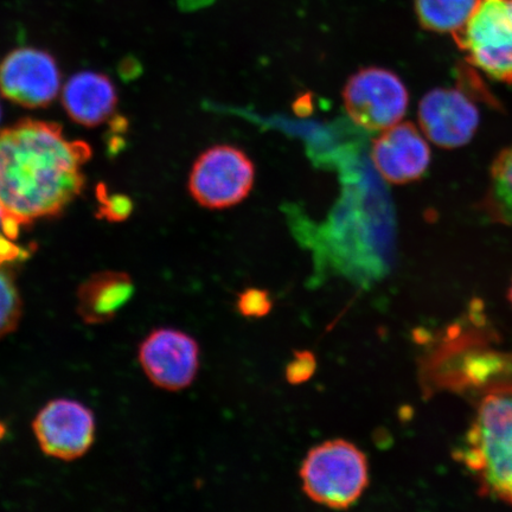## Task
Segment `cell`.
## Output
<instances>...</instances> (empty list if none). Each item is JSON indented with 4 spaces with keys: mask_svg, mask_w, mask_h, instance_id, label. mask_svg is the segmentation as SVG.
I'll return each instance as SVG.
<instances>
[{
    "mask_svg": "<svg viewBox=\"0 0 512 512\" xmlns=\"http://www.w3.org/2000/svg\"><path fill=\"white\" fill-rule=\"evenodd\" d=\"M452 36L467 63L512 85V0H479L469 21Z\"/></svg>",
    "mask_w": 512,
    "mask_h": 512,
    "instance_id": "4",
    "label": "cell"
},
{
    "mask_svg": "<svg viewBox=\"0 0 512 512\" xmlns=\"http://www.w3.org/2000/svg\"><path fill=\"white\" fill-rule=\"evenodd\" d=\"M2 220H3L2 210H0V229H2Z\"/></svg>",
    "mask_w": 512,
    "mask_h": 512,
    "instance_id": "22",
    "label": "cell"
},
{
    "mask_svg": "<svg viewBox=\"0 0 512 512\" xmlns=\"http://www.w3.org/2000/svg\"><path fill=\"white\" fill-rule=\"evenodd\" d=\"M371 160L383 179L392 184L418 181L431 164V149L412 123L384 130L371 147Z\"/></svg>",
    "mask_w": 512,
    "mask_h": 512,
    "instance_id": "11",
    "label": "cell"
},
{
    "mask_svg": "<svg viewBox=\"0 0 512 512\" xmlns=\"http://www.w3.org/2000/svg\"><path fill=\"white\" fill-rule=\"evenodd\" d=\"M23 316V299L14 275L0 266V341L17 329Z\"/></svg>",
    "mask_w": 512,
    "mask_h": 512,
    "instance_id": "16",
    "label": "cell"
},
{
    "mask_svg": "<svg viewBox=\"0 0 512 512\" xmlns=\"http://www.w3.org/2000/svg\"><path fill=\"white\" fill-rule=\"evenodd\" d=\"M239 310L247 317H262L270 312L272 302L265 291L248 290L239 299Z\"/></svg>",
    "mask_w": 512,
    "mask_h": 512,
    "instance_id": "18",
    "label": "cell"
},
{
    "mask_svg": "<svg viewBox=\"0 0 512 512\" xmlns=\"http://www.w3.org/2000/svg\"><path fill=\"white\" fill-rule=\"evenodd\" d=\"M305 495L331 509L358 502L369 485V463L360 448L343 439L311 448L299 471Z\"/></svg>",
    "mask_w": 512,
    "mask_h": 512,
    "instance_id": "3",
    "label": "cell"
},
{
    "mask_svg": "<svg viewBox=\"0 0 512 512\" xmlns=\"http://www.w3.org/2000/svg\"><path fill=\"white\" fill-rule=\"evenodd\" d=\"M508 297H509L510 303L512 305V281H511V285H510V288H509Z\"/></svg>",
    "mask_w": 512,
    "mask_h": 512,
    "instance_id": "21",
    "label": "cell"
},
{
    "mask_svg": "<svg viewBox=\"0 0 512 512\" xmlns=\"http://www.w3.org/2000/svg\"><path fill=\"white\" fill-rule=\"evenodd\" d=\"M100 203L99 217L110 222H121L128 219L133 211L130 197L121 194H110L105 184H100L96 190Z\"/></svg>",
    "mask_w": 512,
    "mask_h": 512,
    "instance_id": "17",
    "label": "cell"
},
{
    "mask_svg": "<svg viewBox=\"0 0 512 512\" xmlns=\"http://www.w3.org/2000/svg\"><path fill=\"white\" fill-rule=\"evenodd\" d=\"M0 117H2V111H0Z\"/></svg>",
    "mask_w": 512,
    "mask_h": 512,
    "instance_id": "23",
    "label": "cell"
},
{
    "mask_svg": "<svg viewBox=\"0 0 512 512\" xmlns=\"http://www.w3.org/2000/svg\"><path fill=\"white\" fill-rule=\"evenodd\" d=\"M343 101L356 125L368 131H384L405 117L409 94L392 70L368 67L345 83Z\"/></svg>",
    "mask_w": 512,
    "mask_h": 512,
    "instance_id": "6",
    "label": "cell"
},
{
    "mask_svg": "<svg viewBox=\"0 0 512 512\" xmlns=\"http://www.w3.org/2000/svg\"><path fill=\"white\" fill-rule=\"evenodd\" d=\"M482 208L492 222L512 227V145L492 163Z\"/></svg>",
    "mask_w": 512,
    "mask_h": 512,
    "instance_id": "14",
    "label": "cell"
},
{
    "mask_svg": "<svg viewBox=\"0 0 512 512\" xmlns=\"http://www.w3.org/2000/svg\"><path fill=\"white\" fill-rule=\"evenodd\" d=\"M38 445L47 456L73 462L91 450L95 439L94 414L74 400L50 401L32 422Z\"/></svg>",
    "mask_w": 512,
    "mask_h": 512,
    "instance_id": "7",
    "label": "cell"
},
{
    "mask_svg": "<svg viewBox=\"0 0 512 512\" xmlns=\"http://www.w3.org/2000/svg\"><path fill=\"white\" fill-rule=\"evenodd\" d=\"M479 123L477 105L460 88H435L422 98L419 105L422 132L443 149H459L469 144Z\"/></svg>",
    "mask_w": 512,
    "mask_h": 512,
    "instance_id": "10",
    "label": "cell"
},
{
    "mask_svg": "<svg viewBox=\"0 0 512 512\" xmlns=\"http://www.w3.org/2000/svg\"><path fill=\"white\" fill-rule=\"evenodd\" d=\"M255 181V166L245 151L215 145L192 166L189 191L203 208L226 209L246 200Z\"/></svg>",
    "mask_w": 512,
    "mask_h": 512,
    "instance_id": "5",
    "label": "cell"
},
{
    "mask_svg": "<svg viewBox=\"0 0 512 512\" xmlns=\"http://www.w3.org/2000/svg\"><path fill=\"white\" fill-rule=\"evenodd\" d=\"M60 86V68L47 51L18 48L0 62V93L16 105L32 110L47 107Z\"/></svg>",
    "mask_w": 512,
    "mask_h": 512,
    "instance_id": "9",
    "label": "cell"
},
{
    "mask_svg": "<svg viewBox=\"0 0 512 512\" xmlns=\"http://www.w3.org/2000/svg\"><path fill=\"white\" fill-rule=\"evenodd\" d=\"M133 293V281L127 273H96L79 287L76 310L86 324H106L124 309Z\"/></svg>",
    "mask_w": 512,
    "mask_h": 512,
    "instance_id": "13",
    "label": "cell"
},
{
    "mask_svg": "<svg viewBox=\"0 0 512 512\" xmlns=\"http://www.w3.org/2000/svg\"><path fill=\"white\" fill-rule=\"evenodd\" d=\"M479 0H414L422 28L438 34H456L469 21Z\"/></svg>",
    "mask_w": 512,
    "mask_h": 512,
    "instance_id": "15",
    "label": "cell"
},
{
    "mask_svg": "<svg viewBox=\"0 0 512 512\" xmlns=\"http://www.w3.org/2000/svg\"><path fill=\"white\" fill-rule=\"evenodd\" d=\"M92 158L86 142L64 137L49 121L24 119L0 131V210L4 235L60 216L85 188Z\"/></svg>",
    "mask_w": 512,
    "mask_h": 512,
    "instance_id": "1",
    "label": "cell"
},
{
    "mask_svg": "<svg viewBox=\"0 0 512 512\" xmlns=\"http://www.w3.org/2000/svg\"><path fill=\"white\" fill-rule=\"evenodd\" d=\"M138 358L147 379L169 392L190 387L200 369L196 339L171 328L153 330L140 343Z\"/></svg>",
    "mask_w": 512,
    "mask_h": 512,
    "instance_id": "8",
    "label": "cell"
},
{
    "mask_svg": "<svg viewBox=\"0 0 512 512\" xmlns=\"http://www.w3.org/2000/svg\"><path fill=\"white\" fill-rule=\"evenodd\" d=\"M460 457L485 495L512 505V389L480 402Z\"/></svg>",
    "mask_w": 512,
    "mask_h": 512,
    "instance_id": "2",
    "label": "cell"
},
{
    "mask_svg": "<svg viewBox=\"0 0 512 512\" xmlns=\"http://www.w3.org/2000/svg\"><path fill=\"white\" fill-rule=\"evenodd\" d=\"M313 357L311 355L303 354L296 362H293L288 367L287 375L288 380L298 383L309 379L313 370Z\"/></svg>",
    "mask_w": 512,
    "mask_h": 512,
    "instance_id": "20",
    "label": "cell"
},
{
    "mask_svg": "<svg viewBox=\"0 0 512 512\" xmlns=\"http://www.w3.org/2000/svg\"><path fill=\"white\" fill-rule=\"evenodd\" d=\"M28 249L15 245L6 235H0V266L28 259Z\"/></svg>",
    "mask_w": 512,
    "mask_h": 512,
    "instance_id": "19",
    "label": "cell"
},
{
    "mask_svg": "<svg viewBox=\"0 0 512 512\" xmlns=\"http://www.w3.org/2000/svg\"><path fill=\"white\" fill-rule=\"evenodd\" d=\"M62 104L69 118L85 127L104 124L117 110L118 93L107 75L81 72L64 86Z\"/></svg>",
    "mask_w": 512,
    "mask_h": 512,
    "instance_id": "12",
    "label": "cell"
}]
</instances>
